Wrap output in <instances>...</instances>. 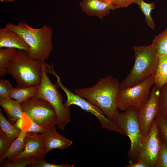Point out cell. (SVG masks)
<instances>
[{
  "instance_id": "obj_7",
  "label": "cell",
  "mask_w": 167,
  "mask_h": 167,
  "mask_svg": "<svg viewBox=\"0 0 167 167\" xmlns=\"http://www.w3.org/2000/svg\"><path fill=\"white\" fill-rule=\"evenodd\" d=\"M20 105L23 113L45 130L57 125L55 111L45 99L36 95L27 99Z\"/></svg>"
},
{
  "instance_id": "obj_11",
  "label": "cell",
  "mask_w": 167,
  "mask_h": 167,
  "mask_svg": "<svg viewBox=\"0 0 167 167\" xmlns=\"http://www.w3.org/2000/svg\"><path fill=\"white\" fill-rule=\"evenodd\" d=\"M160 92L154 85L149 98L138 109V120L143 138L149 133L158 113Z\"/></svg>"
},
{
  "instance_id": "obj_12",
  "label": "cell",
  "mask_w": 167,
  "mask_h": 167,
  "mask_svg": "<svg viewBox=\"0 0 167 167\" xmlns=\"http://www.w3.org/2000/svg\"><path fill=\"white\" fill-rule=\"evenodd\" d=\"M27 132L24 139V147L22 152L10 160H16L22 158L34 156L44 158L45 155V139L43 133Z\"/></svg>"
},
{
  "instance_id": "obj_32",
  "label": "cell",
  "mask_w": 167,
  "mask_h": 167,
  "mask_svg": "<svg viewBox=\"0 0 167 167\" xmlns=\"http://www.w3.org/2000/svg\"><path fill=\"white\" fill-rule=\"evenodd\" d=\"M136 0H112L111 3L119 8L126 7L132 3H135Z\"/></svg>"
},
{
  "instance_id": "obj_9",
  "label": "cell",
  "mask_w": 167,
  "mask_h": 167,
  "mask_svg": "<svg viewBox=\"0 0 167 167\" xmlns=\"http://www.w3.org/2000/svg\"><path fill=\"white\" fill-rule=\"evenodd\" d=\"M58 85L66 94L67 99L64 104L66 107H69L72 105L78 106L85 112L90 113L96 116L101 124L102 128H106L125 135L123 131L113 121L108 118L98 107L84 98L71 92L61 82L58 83Z\"/></svg>"
},
{
  "instance_id": "obj_36",
  "label": "cell",
  "mask_w": 167,
  "mask_h": 167,
  "mask_svg": "<svg viewBox=\"0 0 167 167\" xmlns=\"http://www.w3.org/2000/svg\"><path fill=\"white\" fill-rule=\"evenodd\" d=\"M2 2H10L11 1H13L15 0H0Z\"/></svg>"
},
{
  "instance_id": "obj_24",
  "label": "cell",
  "mask_w": 167,
  "mask_h": 167,
  "mask_svg": "<svg viewBox=\"0 0 167 167\" xmlns=\"http://www.w3.org/2000/svg\"><path fill=\"white\" fill-rule=\"evenodd\" d=\"M135 3L138 5L144 14L146 21L148 26L153 30L155 26L151 14L152 10L155 8V4L153 2L147 3L143 0H136Z\"/></svg>"
},
{
  "instance_id": "obj_35",
  "label": "cell",
  "mask_w": 167,
  "mask_h": 167,
  "mask_svg": "<svg viewBox=\"0 0 167 167\" xmlns=\"http://www.w3.org/2000/svg\"><path fill=\"white\" fill-rule=\"evenodd\" d=\"M99 1L105 3L111 2L112 0H98Z\"/></svg>"
},
{
  "instance_id": "obj_31",
  "label": "cell",
  "mask_w": 167,
  "mask_h": 167,
  "mask_svg": "<svg viewBox=\"0 0 167 167\" xmlns=\"http://www.w3.org/2000/svg\"><path fill=\"white\" fill-rule=\"evenodd\" d=\"M29 119L30 126L27 129V132H33L41 133L45 131V130L43 127L33 121L30 118Z\"/></svg>"
},
{
  "instance_id": "obj_16",
  "label": "cell",
  "mask_w": 167,
  "mask_h": 167,
  "mask_svg": "<svg viewBox=\"0 0 167 167\" xmlns=\"http://www.w3.org/2000/svg\"><path fill=\"white\" fill-rule=\"evenodd\" d=\"M27 132L26 128L23 126L19 135L14 140L9 150L0 156V163L5 160H10L22 152L24 147V139Z\"/></svg>"
},
{
  "instance_id": "obj_4",
  "label": "cell",
  "mask_w": 167,
  "mask_h": 167,
  "mask_svg": "<svg viewBox=\"0 0 167 167\" xmlns=\"http://www.w3.org/2000/svg\"><path fill=\"white\" fill-rule=\"evenodd\" d=\"M135 61L129 74L120 84V88L131 87L145 80L156 70L159 56L151 45L133 47Z\"/></svg>"
},
{
  "instance_id": "obj_23",
  "label": "cell",
  "mask_w": 167,
  "mask_h": 167,
  "mask_svg": "<svg viewBox=\"0 0 167 167\" xmlns=\"http://www.w3.org/2000/svg\"><path fill=\"white\" fill-rule=\"evenodd\" d=\"M38 158L32 156L21 158L16 160H5L0 163L1 167H25L33 164Z\"/></svg>"
},
{
  "instance_id": "obj_1",
  "label": "cell",
  "mask_w": 167,
  "mask_h": 167,
  "mask_svg": "<svg viewBox=\"0 0 167 167\" xmlns=\"http://www.w3.org/2000/svg\"><path fill=\"white\" fill-rule=\"evenodd\" d=\"M120 89L119 81L110 75L101 79L92 86L75 89V92L98 107L113 121L119 113L117 97Z\"/></svg>"
},
{
  "instance_id": "obj_2",
  "label": "cell",
  "mask_w": 167,
  "mask_h": 167,
  "mask_svg": "<svg viewBox=\"0 0 167 167\" xmlns=\"http://www.w3.org/2000/svg\"><path fill=\"white\" fill-rule=\"evenodd\" d=\"M5 27L19 35L28 44L30 58L43 62L48 59L53 49V30L50 26L44 24L40 28H35L20 22L17 25L8 23Z\"/></svg>"
},
{
  "instance_id": "obj_28",
  "label": "cell",
  "mask_w": 167,
  "mask_h": 167,
  "mask_svg": "<svg viewBox=\"0 0 167 167\" xmlns=\"http://www.w3.org/2000/svg\"><path fill=\"white\" fill-rule=\"evenodd\" d=\"M14 87L7 79L0 80V100L9 98L10 94Z\"/></svg>"
},
{
  "instance_id": "obj_13",
  "label": "cell",
  "mask_w": 167,
  "mask_h": 167,
  "mask_svg": "<svg viewBox=\"0 0 167 167\" xmlns=\"http://www.w3.org/2000/svg\"><path fill=\"white\" fill-rule=\"evenodd\" d=\"M79 3L84 13L101 19L109 14L110 10L119 8L111 2H103L98 0H82Z\"/></svg>"
},
{
  "instance_id": "obj_22",
  "label": "cell",
  "mask_w": 167,
  "mask_h": 167,
  "mask_svg": "<svg viewBox=\"0 0 167 167\" xmlns=\"http://www.w3.org/2000/svg\"><path fill=\"white\" fill-rule=\"evenodd\" d=\"M152 44L159 56L167 54V28L155 37Z\"/></svg>"
},
{
  "instance_id": "obj_3",
  "label": "cell",
  "mask_w": 167,
  "mask_h": 167,
  "mask_svg": "<svg viewBox=\"0 0 167 167\" xmlns=\"http://www.w3.org/2000/svg\"><path fill=\"white\" fill-rule=\"evenodd\" d=\"M45 62L32 59L26 51L17 49L8 65L7 73L15 80L17 88L38 86Z\"/></svg>"
},
{
  "instance_id": "obj_29",
  "label": "cell",
  "mask_w": 167,
  "mask_h": 167,
  "mask_svg": "<svg viewBox=\"0 0 167 167\" xmlns=\"http://www.w3.org/2000/svg\"><path fill=\"white\" fill-rule=\"evenodd\" d=\"M44 158L41 157L37 158L34 163L30 165V167H73L74 165L67 164H54L46 162L44 159Z\"/></svg>"
},
{
  "instance_id": "obj_5",
  "label": "cell",
  "mask_w": 167,
  "mask_h": 167,
  "mask_svg": "<svg viewBox=\"0 0 167 167\" xmlns=\"http://www.w3.org/2000/svg\"><path fill=\"white\" fill-rule=\"evenodd\" d=\"M45 62L41 81L36 96L46 100L52 105L57 116V126L59 129L64 131L71 119V107H66L63 104V99L58 90L59 87L56 83L53 84L48 75L45 70Z\"/></svg>"
},
{
  "instance_id": "obj_27",
  "label": "cell",
  "mask_w": 167,
  "mask_h": 167,
  "mask_svg": "<svg viewBox=\"0 0 167 167\" xmlns=\"http://www.w3.org/2000/svg\"><path fill=\"white\" fill-rule=\"evenodd\" d=\"M14 140L9 137L2 131H0V156L8 151Z\"/></svg>"
},
{
  "instance_id": "obj_18",
  "label": "cell",
  "mask_w": 167,
  "mask_h": 167,
  "mask_svg": "<svg viewBox=\"0 0 167 167\" xmlns=\"http://www.w3.org/2000/svg\"><path fill=\"white\" fill-rule=\"evenodd\" d=\"M154 79V85L159 90L167 83V54L159 56Z\"/></svg>"
},
{
  "instance_id": "obj_6",
  "label": "cell",
  "mask_w": 167,
  "mask_h": 167,
  "mask_svg": "<svg viewBox=\"0 0 167 167\" xmlns=\"http://www.w3.org/2000/svg\"><path fill=\"white\" fill-rule=\"evenodd\" d=\"M137 112V109L131 107L119 112L113 120L130 139L131 148L127 154L129 163L135 162L142 145L143 136L138 122Z\"/></svg>"
},
{
  "instance_id": "obj_19",
  "label": "cell",
  "mask_w": 167,
  "mask_h": 167,
  "mask_svg": "<svg viewBox=\"0 0 167 167\" xmlns=\"http://www.w3.org/2000/svg\"><path fill=\"white\" fill-rule=\"evenodd\" d=\"M38 86L24 88L14 87L9 98L14 99L19 104L27 99L36 96L38 92Z\"/></svg>"
},
{
  "instance_id": "obj_15",
  "label": "cell",
  "mask_w": 167,
  "mask_h": 167,
  "mask_svg": "<svg viewBox=\"0 0 167 167\" xmlns=\"http://www.w3.org/2000/svg\"><path fill=\"white\" fill-rule=\"evenodd\" d=\"M3 47L24 50L28 53L30 50L29 45L21 36L6 27L0 28V48Z\"/></svg>"
},
{
  "instance_id": "obj_14",
  "label": "cell",
  "mask_w": 167,
  "mask_h": 167,
  "mask_svg": "<svg viewBox=\"0 0 167 167\" xmlns=\"http://www.w3.org/2000/svg\"><path fill=\"white\" fill-rule=\"evenodd\" d=\"M45 137V152L46 154L55 149L64 150L73 143V142L59 134L52 126L42 133Z\"/></svg>"
},
{
  "instance_id": "obj_8",
  "label": "cell",
  "mask_w": 167,
  "mask_h": 167,
  "mask_svg": "<svg viewBox=\"0 0 167 167\" xmlns=\"http://www.w3.org/2000/svg\"><path fill=\"white\" fill-rule=\"evenodd\" d=\"M154 75L135 85L120 88L117 97L118 109L122 111L131 107L138 109L150 96L151 88L154 84Z\"/></svg>"
},
{
  "instance_id": "obj_34",
  "label": "cell",
  "mask_w": 167,
  "mask_h": 167,
  "mask_svg": "<svg viewBox=\"0 0 167 167\" xmlns=\"http://www.w3.org/2000/svg\"><path fill=\"white\" fill-rule=\"evenodd\" d=\"M23 116L18 119L14 124V126L16 128L21 130L22 129L23 125Z\"/></svg>"
},
{
  "instance_id": "obj_21",
  "label": "cell",
  "mask_w": 167,
  "mask_h": 167,
  "mask_svg": "<svg viewBox=\"0 0 167 167\" xmlns=\"http://www.w3.org/2000/svg\"><path fill=\"white\" fill-rule=\"evenodd\" d=\"M0 130L13 140L18 137L21 131L20 130L12 125L6 119L1 109H0Z\"/></svg>"
},
{
  "instance_id": "obj_33",
  "label": "cell",
  "mask_w": 167,
  "mask_h": 167,
  "mask_svg": "<svg viewBox=\"0 0 167 167\" xmlns=\"http://www.w3.org/2000/svg\"><path fill=\"white\" fill-rule=\"evenodd\" d=\"M126 167H148L145 163L142 162L129 163V164L126 165Z\"/></svg>"
},
{
  "instance_id": "obj_20",
  "label": "cell",
  "mask_w": 167,
  "mask_h": 167,
  "mask_svg": "<svg viewBox=\"0 0 167 167\" xmlns=\"http://www.w3.org/2000/svg\"><path fill=\"white\" fill-rule=\"evenodd\" d=\"M17 49L13 48H0V77L8 74L7 68Z\"/></svg>"
},
{
  "instance_id": "obj_10",
  "label": "cell",
  "mask_w": 167,
  "mask_h": 167,
  "mask_svg": "<svg viewBox=\"0 0 167 167\" xmlns=\"http://www.w3.org/2000/svg\"><path fill=\"white\" fill-rule=\"evenodd\" d=\"M162 144L155 119L149 133L143 138L142 146L134 163L142 162L148 167H156Z\"/></svg>"
},
{
  "instance_id": "obj_25",
  "label": "cell",
  "mask_w": 167,
  "mask_h": 167,
  "mask_svg": "<svg viewBox=\"0 0 167 167\" xmlns=\"http://www.w3.org/2000/svg\"><path fill=\"white\" fill-rule=\"evenodd\" d=\"M158 105V113L167 120V83L160 89Z\"/></svg>"
},
{
  "instance_id": "obj_17",
  "label": "cell",
  "mask_w": 167,
  "mask_h": 167,
  "mask_svg": "<svg viewBox=\"0 0 167 167\" xmlns=\"http://www.w3.org/2000/svg\"><path fill=\"white\" fill-rule=\"evenodd\" d=\"M0 105L8 118L12 122H15L22 117L23 112L21 105L15 100L9 98L0 100Z\"/></svg>"
},
{
  "instance_id": "obj_30",
  "label": "cell",
  "mask_w": 167,
  "mask_h": 167,
  "mask_svg": "<svg viewBox=\"0 0 167 167\" xmlns=\"http://www.w3.org/2000/svg\"><path fill=\"white\" fill-rule=\"evenodd\" d=\"M156 167H167V148L163 142Z\"/></svg>"
},
{
  "instance_id": "obj_26",
  "label": "cell",
  "mask_w": 167,
  "mask_h": 167,
  "mask_svg": "<svg viewBox=\"0 0 167 167\" xmlns=\"http://www.w3.org/2000/svg\"><path fill=\"white\" fill-rule=\"evenodd\" d=\"M155 119L157 123L160 137L167 148V120L158 113Z\"/></svg>"
}]
</instances>
